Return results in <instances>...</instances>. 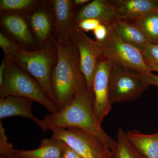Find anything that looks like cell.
<instances>
[{
  "label": "cell",
  "mask_w": 158,
  "mask_h": 158,
  "mask_svg": "<svg viewBox=\"0 0 158 158\" xmlns=\"http://www.w3.org/2000/svg\"><path fill=\"white\" fill-rule=\"evenodd\" d=\"M93 32L96 38V41L99 43L103 42L107 37L108 26L100 24L97 27Z\"/></svg>",
  "instance_id": "484cf974"
},
{
  "label": "cell",
  "mask_w": 158,
  "mask_h": 158,
  "mask_svg": "<svg viewBox=\"0 0 158 158\" xmlns=\"http://www.w3.org/2000/svg\"><path fill=\"white\" fill-rule=\"evenodd\" d=\"M13 145L8 142L6 129L0 121V156H8L14 153Z\"/></svg>",
  "instance_id": "cb8c5ba5"
},
{
  "label": "cell",
  "mask_w": 158,
  "mask_h": 158,
  "mask_svg": "<svg viewBox=\"0 0 158 158\" xmlns=\"http://www.w3.org/2000/svg\"><path fill=\"white\" fill-rule=\"evenodd\" d=\"M7 68L2 84L0 86V97L8 96L22 97L31 99L42 105L51 113L60 110L47 95L39 83L31 75L14 62V58H4Z\"/></svg>",
  "instance_id": "3957f363"
},
{
  "label": "cell",
  "mask_w": 158,
  "mask_h": 158,
  "mask_svg": "<svg viewBox=\"0 0 158 158\" xmlns=\"http://www.w3.org/2000/svg\"><path fill=\"white\" fill-rule=\"evenodd\" d=\"M115 158H144L133 147L123 130L118 129Z\"/></svg>",
  "instance_id": "44dd1931"
},
{
  "label": "cell",
  "mask_w": 158,
  "mask_h": 158,
  "mask_svg": "<svg viewBox=\"0 0 158 158\" xmlns=\"http://www.w3.org/2000/svg\"><path fill=\"white\" fill-rule=\"evenodd\" d=\"M100 24H101V23L98 20L88 19L81 21L75 25L86 33L90 31H94Z\"/></svg>",
  "instance_id": "d4e9b609"
},
{
  "label": "cell",
  "mask_w": 158,
  "mask_h": 158,
  "mask_svg": "<svg viewBox=\"0 0 158 158\" xmlns=\"http://www.w3.org/2000/svg\"><path fill=\"white\" fill-rule=\"evenodd\" d=\"M52 38L48 43L35 50L20 49L13 58L15 64L33 77L56 105L52 89V77L58 59V52Z\"/></svg>",
  "instance_id": "277c9868"
},
{
  "label": "cell",
  "mask_w": 158,
  "mask_h": 158,
  "mask_svg": "<svg viewBox=\"0 0 158 158\" xmlns=\"http://www.w3.org/2000/svg\"><path fill=\"white\" fill-rule=\"evenodd\" d=\"M7 68V63L6 59L4 58L2 60L0 65V86L2 84L4 81V76Z\"/></svg>",
  "instance_id": "f1b7e54d"
},
{
  "label": "cell",
  "mask_w": 158,
  "mask_h": 158,
  "mask_svg": "<svg viewBox=\"0 0 158 158\" xmlns=\"http://www.w3.org/2000/svg\"><path fill=\"white\" fill-rule=\"evenodd\" d=\"M93 92L88 89L77 94L64 107L46 115L40 120L44 132L53 128H77L98 138L112 153H115L117 141L105 131L98 120L94 109Z\"/></svg>",
  "instance_id": "6da1fadb"
},
{
  "label": "cell",
  "mask_w": 158,
  "mask_h": 158,
  "mask_svg": "<svg viewBox=\"0 0 158 158\" xmlns=\"http://www.w3.org/2000/svg\"><path fill=\"white\" fill-rule=\"evenodd\" d=\"M52 138L65 142L82 158H110L113 153L98 138L77 128H53Z\"/></svg>",
  "instance_id": "52a82bcc"
},
{
  "label": "cell",
  "mask_w": 158,
  "mask_h": 158,
  "mask_svg": "<svg viewBox=\"0 0 158 158\" xmlns=\"http://www.w3.org/2000/svg\"><path fill=\"white\" fill-rule=\"evenodd\" d=\"M0 26L2 33L23 49L34 51L39 48L24 17L17 14L1 13Z\"/></svg>",
  "instance_id": "8fae6325"
},
{
  "label": "cell",
  "mask_w": 158,
  "mask_h": 158,
  "mask_svg": "<svg viewBox=\"0 0 158 158\" xmlns=\"http://www.w3.org/2000/svg\"><path fill=\"white\" fill-rule=\"evenodd\" d=\"M142 79L147 82L148 84L150 85H154L156 86L158 88V75L152 73L145 74H141Z\"/></svg>",
  "instance_id": "83f0119b"
},
{
  "label": "cell",
  "mask_w": 158,
  "mask_h": 158,
  "mask_svg": "<svg viewBox=\"0 0 158 158\" xmlns=\"http://www.w3.org/2000/svg\"><path fill=\"white\" fill-rule=\"evenodd\" d=\"M58 59L52 74V86L60 110L82 90L88 89L82 72L78 50L71 40L53 37Z\"/></svg>",
  "instance_id": "7a4b0ae2"
},
{
  "label": "cell",
  "mask_w": 158,
  "mask_h": 158,
  "mask_svg": "<svg viewBox=\"0 0 158 158\" xmlns=\"http://www.w3.org/2000/svg\"><path fill=\"white\" fill-rule=\"evenodd\" d=\"M117 19L134 23L144 15L158 11V0H112Z\"/></svg>",
  "instance_id": "5bb4252c"
},
{
  "label": "cell",
  "mask_w": 158,
  "mask_h": 158,
  "mask_svg": "<svg viewBox=\"0 0 158 158\" xmlns=\"http://www.w3.org/2000/svg\"><path fill=\"white\" fill-rule=\"evenodd\" d=\"M134 23L148 42L158 44V11L146 15Z\"/></svg>",
  "instance_id": "ffe728a7"
},
{
  "label": "cell",
  "mask_w": 158,
  "mask_h": 158,
  "mask_svg": "<svg viewBox=\"0 0 158 158\" xmlns=\"http://www.w3.org/2000/svg\"><path fill=\"white\" fill-rule=\"evenodd\" d=\"M141 51L148 64L158 66V44L149 43Z\"/></svg>",
  "instance_id": "603a6c76"
},
{
  "label": "cell",
  "mask_w": 158,
  "mask_h": 158,
  "mask_svg": "<svg viewBox=\"0 0 158 158\" xmlns=\"http://www.w3.org/2000/svg\"><path fill=\"white\" fill-rule=\"evenodd\" d=\"M112 60L102 56L99 59L92 82L94 109L98 120L102 123L112 109L110 97V71Z\"/></svg>",
  "instance_id": "ba28073f"
},
{
  "label": "cell",
  "mask_w": 158,
  "mask_h": 158,
  "mask_svg": "<svg viewBox=\"0 0 158 158\" xmlns=\"http://www.w3.org/2000/svg\"><path fill=\"white\" fill-rule=\"evenodd\" d=\"M149 86L140 73L113 62L110 77V97L112 105L137 99Z\"/></svg>",
  "instance_id": "8992f818"
},
{
  "label": "cell",
  "mask_w": 158,
  "mask_h": 158,
  "mask_svg": "<svg viewBox=\"0 0 158 158\" xmlns=\"http://www.w3.org/2000/svg\"><path fill=\"white\" fill-rule=\"evenodd\" d=\"M95 19L106 26L112 25L117 19L116 7L113 1L94 0L74 12V25L85 19Z\"/></svg>",
  "instance_id": "7c38bea8"
},
{
  "label": "cell",
  "mask_w": 158,
  "mask_h": 158,
  "mask_svg": "<svg viewBox=\"0 0 158 158\" xmlns=\"http://www.w3.org/2000/svg\"><path fill=\"white\" fill-rule=\"evenodd\" d=\"M0 158H23L17 155L16 154L14 153L11 155L8 156H0Z\"/></svg>",
  "instance_id": "4dcf8cb0"
},
{
  "label": "cell",
  "mask_w": 158,
  "mask_h": 158,
  "mask_svg": "<svg viewBox=\"0 0 158 158\" xmlns=\"http://www.w3.org/2000/svg\"><path fill=\"white\" fill-rule=\"evenodd\" d=\"M148 65L150 68L151 70L152 71H156L158 72V66L157 65H153V64H148Z\"/></svg>",
  "instance_id": "1f68e13d"
},
{
  "label": "cell",
  "mask_w": 158,
  "mask_h": 158,
  "mask_svg": "<svg viewBox=\"0 0 158 158\" xmlns=\"http://www.w3.org/2000/svg\"><path fill=\"white\" fill-rule=\"evenodd\" d=\"M111 25L121 39L140 51L149 43L134 23L117 19Z\"/></svg>",
  "instance_id": "ac0fdd59"
},
{
  "label": "cell",
  "mask_w": 158,
  "mask_h": 158,
  "mask_svg": "<svg viewBox=\"0 0 158 158\" xmlns=\"http://www.w3.org/2000/svg\"><path fill=\"white\" fill-rule=\"evenodd\" d=\"M34 102L31 99L22 97H0V119L19 116L29 118L39 126L41 119L35 117L32 112Z\"/></svg>",
  "instance_id": "9a60e30c"
},
{
  "label": "cell",
  "mask_w": 158,
  "mask_h": 158,
  "mask_svg": "<svg viewBox=\"0 0 158 158\" xmlns=\"http://www.w3.org/2000/svg\"><path fill=\"white\" fill-rule=\"evenodd\" d=\"M53 14L54 33L56 38L67 39L70 37L72 29L74 26V12L72 1L52 0L48 1Z\"/></svg>",
  "instance_id": "4fadbf2b"
},
{
  "label": "cell",
  "mask_w": 158,
  "mask_h": 158,
  "mask_svg": "<svg viewBox=\"0 0 158 158\" xmlns=\"http://www.w3.org/2000/svg\"><path fill=\"white\" fill-rule=\"evenodd\" d=\"M25 18L38 48L52 40L54 21L48 1H40Z\"/></svg>",
  "instance_id": "30bf717a"
},
{
  "label": "cell",
  "mask_w": 158,
  "mask_h": 158,
  "mask_svg": "<svg viewBox=\"0 0 158 158\" xmlns=\"http://www.w3.org/2000/svg\"><path fill=\"white\" fill-rule=\"evenodd\" d=\"M70 38L78 50L81 67L88 88L92 91L94 75L99 59L102 56L100 45L75 25L72 29Z\"/></svg>",
  "instance_id": "9c48e42d"
},
{
  "label": "cell",
  "mask_w": 158,
  "mask_h": 158,
  "mask_svg": "<svg viewBox=\"0 0 158 158\" xmlns=\"http://www.w3.org/2000/svg\"><path fill=\"white\" fill-rule=\"evenodd\" d=\"M40 2L38 0H1V13L17 14L26 18Z\"/></svg>",
  "instance_id": "d6986e66"
},
{
  "label": "cell",
  "mask_w": 158,
  "mask_h": 158,
  "mask_svg": "<svg viewBox=\"0 0 158 158\" xmlns=\"http://www.w3.org/2000/svg\"><path fill=\"white\" fill-rule=\"evenodd\" d=\"M63 141L53 138H44L37 149H14L15 153L23 158H62Z\"/></svg>",
  "instance_id": "e0dca14e"
},
{
  "label": "cell",
  "mask_w": 158,
  "mask_h": 158,
  "mask_svg": "<svg viewBox=\"0 0 158 158\" xmlns=\"http://www.w3.org/2000/svg\"><path fill=\"white\" fill-rule=\"evenodd\" d=\"M90 1H91L90 0H74V1H72L73 5L74 8L80 6L83 7L90 2Z\"/></svg>",
  "instance_id": "f546056e"
},
{
  "label": "cell",
  "mask_w": 158,
  "mask_h": 158,
  "mask_svg": "<svg viewBox=\"0 0 158 158\" xmlns=\"http://www.w3.org/2000/svg\"><path fill=\"white\" fill-rule=\"evenodd\" d=\"M0 47L5 54V58L13 57L20 49L22 48L16 42L0 32Z\"/></svg>",
  "instance_id": "7402d4cb"
},
{
  "label": "cell",
  "mask_w": 158,
  "mask_h": 158,
  "mask_svg": "<svg viewBox=\"0 0 158 158\" xmlns=\"http://www.w3.org/2000/svg\"><path fill=\"white\" fill-rule=\"evenodd\" d=\"M126 134L130 143L143 158H158V133L147 135L134 130Z\"/></svg>",
  "instance_id": "2e32d148"
},
{
  "label": "cell",
  "mask_w": 158,
  "mask_h": 158,
  "mask_svg": "<svg viewBox=\"0 0 158 158\" xmlns=\"http://www.w3.org/2000/svg\"><path fill=\"white\" fill-rule=\"evenodd\" d=\"M108 27L107 37L103 42L99 43L102 56L140 74L152 73L141 51L121 39L112 26H108Z\"/></svg>",
  "instance_id": "5b68a950"
},
{
  "label": "cell",
  "mask_w": 158,
  "mask_h": 158,
  "mask_svg": "<svg viewBox=\"0 0 158 158\" xmlns=\"http://www.w3.org/2000/svg\"><path fill=\"white\" fill-rule=\"evenodd\" d=\"M62 158H82L72 148L64 142L63 146V154Z\"/></svg>",
  "instance_id": "4316f807"
}]
</instances>
